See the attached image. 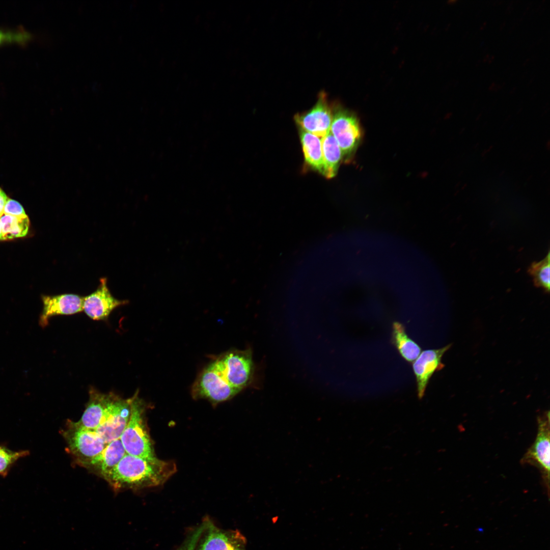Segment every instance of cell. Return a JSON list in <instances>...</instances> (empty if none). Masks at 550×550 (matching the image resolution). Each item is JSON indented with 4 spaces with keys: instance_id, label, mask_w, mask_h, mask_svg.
I'll return each mask as SVG.
<instances>
[{
    "instance_id": "obj_6",
    "label": "cell",
    "mask_w": 550,
    "mask_h": 550,
    "mask_svg": "<svg viewBox=\"0 0 550 550\" xmlns=\"http://www.w3.org/2000/svg\"><path fill=\"white\" fill-rule=\"evenodd\" d=\"M217 359L233 389L239 392L250 384L254 373L250 349L229 350L217 356Z\"/></svg>"
},
{
    "instance_id": "obj_18",
    "label": "cell",
    "mask_w": 550,
    "mask_h": 550,
    "mask_svg": "<svg viewBox=\"0 0 550 550\" xmlns=\"http://www.w3.org/2000/svg\"><path fill=\"white\" fill-rule=\"evenodd\" d=\"M0 223L4 240L26 236L30 224L27 215L16 216L5 213L0 216Z\"/></svg>"
},
{
    "instance_id": "obj_10",
    "label": "cell",
    "mask_w": 550,
    "mask_h": 550,
    "mask_svg": "<svg viewBox=\"0 0 550 550\" xmlns=\"http://www.w3.org/2000/svg\"><path fill=\"white\" fill-rule=\"evenodd\" d=\"M128 302L127 300L114 297L107 286L106 278H102L96 290L83 297L82 311L93 320H105L115 308Z\"/></svg>"
},
{
    "instance_id": "obj_19",
    "label": "cell",
    "mask_w": 550,
    "mask_h": 550,
    "mask_svg": "<svg viewBox=\"0 0 550 550\" xmlns=\"http://www.w3.org/2000/svg\"><path fill=\"white\" fill-rule=\"evenodd\" d=\"M549 271V252L542 260L533 262L528 269V273L532 278L534 285L542 288L546 292H548L550 289Z\"/></svg>"
},
{
    "instance_id": "obj_15",
    "label": "cell",
    "mask_w": 550,
    "mask_h": 550,
    "mask_svg": "<svg viewBox=\"0 0 550 550\" xmlns=\"http://www.w3.org/2000/svg\"><path fill=\"white\" fill-rule=\"evenodd\" d=\"M299 136L306 163L314 170L322 174L323 161L321 139L299 129Z\"/></svg>"
},
{
    "instance_id": "obj_4",
    "label": "cell",
    "mask_w": 550,
    "mask_h": 550,
    "mask_svg": "<svg viewBox=\"0 0 550 550\" xmlns=\"http://www.w3.org/2000/svg\"><path fill=\"white\" fill-rule=\"evenodd\" d=\"M549 413L544 412L537 419V432L533 444L521 459L522 464L533 465L541 473L547 494L549 490L550 427Z\"/></svg>"
},
{
    "instance_id": "obj_17",
    "label": "cell",
    "mask_w": 550,
    "mask_h": 550,
    "mask_svg": "<svg viewBox=\"0 0 550 550\" xmlns=\"http://www.w3.org/2000/svg\"><path fill=\"white\" fill-rule=\"evenodd\" d=\"M392 341L401 356L409 363L413 362L421 352L420 346L408 336L400 322L395 321L392 324Z\"/></svg>"
},
{
    "instance_id": "obj_22",
    "label": "cell",
    "mask_w": 550,
    "mask_h": 550,
    "mask_svg": "<svg viewBox=\"0 0 550 550\" xmlns=\"http://www.w3.org/2000/svg\"><path fill=\"white\" fill-rule=\"evenodd\" d=\"M25 453L13 452L0 447V473L4 472L10 464L23 456Z\"/></svg>"
},
{
    "instance_id": "obj_9",
    "label": "cell",
    "mask_w": 550,
    "mask_h": 550,
    "mask_svg": "<svg viewBox=\"0 0 550 550\" xmlns=\"http://www.w3.org/2000/svg\"><path fill=\"white\" fill-rule=\"evenodd\" d=\"M332 118V107L327 95L321 91L314 105L308 111L296 114L294 119L300 129L322 138L330 132Z\"/></svg>"
},
{
    "instance_id": "obj_12",
    "label": "cell",
    "mask_w": 550,
    "mask_h": 550,
    "mask_svg": "<svg viewBox=\"0 0 550 550\" xmlns=\"http://www.w3.org/2000/svg\"><path fill=\"white\" fill-rule=\"evenodd\" d=\"M43 308L41 323L45 325L49 318L56 315H69L82 311L83 297L73 293L42 296Z\"/></svg>"
},
{
    "instance_id": "obj_8",
    "label": "cell",
    "mask_w": 550,
    "mask_h": 550,
    "mask_svg": "<svg viewBox=\"0 0 550 550\" xmlns=\"http://www.w3.org/2000/svg\"><path fill=\"white\" fill-rule=\"evenodd\" d=\"M131 398L123 399L113 394L99 426L95 431L106 444L120 438L130 416Z\"/></svg>"
},
{
    "instance_id": "obj_7",
    "label": "cell",
    "mask_w": 550,
    "mask_h": 550,
    "mask_svg": "<svg viewBox=\"0 0 550 550\" xmlns=\"http://www.w3.org/2000/svg\"><path fill=\"white\" fill-rule=\"evenodd\" d=\"M203 521L204 528L195 550H246V539L239 531L221 529L209 517Z\"/></svg>"
},
{
    "instance_id": "obj_13",
    "label": "cell",
    "mask_w": 550,
    "mask_h": 550,
    "mask_svg": "<svg viewBox=\"0 0 550 550\" xmlns=\"http://www.w3.org/2000/svg\"><path fill=\"white\" fill-rule=\"evenodd\" d=\"M126 454L120 438L106 445L104 449L94 457L80 463L103 478Z\"/></svg>"
},
{
    "instance_id": "obj_5",
    "label": "cell",
    "mask_w": 550,
    "mask_h": 550,
    "mask_svg": "<svg viewBox=\"0 0 550 550\" xmlns=\"http://www.w3.org/2000/svg\"><path fill=\"white\" fill-rule=\"evenodd\" d=\"M63 436L79 464L97 455L107 445L95 430L83 427L77 422L70 421Z\"/></svg>"
},
{
    "instance_id": "obj_25",
    "label": "cell",
    "mask_w": 550,
    "mask_h": 550,
    "mask_svg": "<svg viewBox=\"0 0 550 550\" xmlns=\"http://www.w3.org/2000/svg\"><path fill=\"white\" fill-rule=\"evenodd\" d=\"M0 240H4L3 237L2 230L1 225V223H0Z\"/></svg>"
},
{
    "instance_id": "obj_3",
    "label": "cell",
    "mask_w": 550,
    "mask_h": 550,
    "mask_svg": "<svg viewBox=\"0 0 550 550\" xmlns=\"http://www.w3.org/2000/svg\"><path fill=\"white\" fill-rule=\"evenodd\" d=\"M332 121L330 132L339 145L343 156L350 157L361 141L362 131L358 119L337 102L332 104Z\"/></svg>"
},
{
    "instance_id": "obj_14",
    "label": "cell",
    "mask_w": 550,
    "mask_h": 550,
    "mask_svg": "<svg viewBox=\"0 0 550 550\" xmlns=\"http://www.w3.org/2000/svg\"><path fill=\"white\" fill-rule=\"evenodd\" d=\"M113 395L112 393L104 394L91 388L89 401L81 418L77 422L86 428L96 429L100 424Z\"/></svg>"
},
{
    "instance_id": "obj_11",
    "label": "cell",
    "mask_w": 550,
    "mask_h": 550,
    "mask_svg": "<svg viewBox=\"0 0 550 550\" xmlns=\"http://www.w3.org/2000/svg\"><path fill=\"white\" fill-rule=\"evenodd\" d=\"M451 344L438 349H428L422 351L413 364V369L416 379L417 395L419 399L424 396L431 376L444 366L442 359Z\"/></svg>"
},
{
    "instance_id": "obj_16",
    "label": "cell",
    "mask_w": 550,
    "mask_h": 550,
    "mask_svg": "<svg viewBox=\"0 0 550 550\" xmlns=\"http://www.w3.org/2000/svg\"><path fill=\"white\" fill-rule=\"evenodd\" d=\"M321 144L323 161L322 175L327 178H332L337 173L343 154L330 132L321 139Z\"/></svg>"
},
{
    "instance_id": "obj_20",
    "label": "cell",
    "mask_w": 550,
    "mask_h": 550,
    "mask_svg": "<svg viewBox=\"0 0 550 550\" xmlns=\"http://www.w3.org/2000/svg\"><path fill=\"white\" fill-rule=\"evenodd\" d=\"M32 38V35L23 28L13 30L0 29V46L12 43L24 45Z\"/></svg>"
},
{
    "instance_id": "obj_2",
    "label": "cell",
    "mask_w": 550,
    "mask_h": 550,
    "mask_svg": "<svg viewBox=\"0 0 550 550\" xmlns=\"http://www.w3.org/2000/svg\"><path fill=\"white\" fill-rule=\"evenodd\" d=\"M146 403L137 391L131 397L130 418L120 439L127 454L153 459L157 457L146 423Z\"/></svg>"
},
{
    "instance_id": "obj_24",
    "label": "cell",
    "mask_w": 550,
    "mask_h": 550,
    "mask_svg": "<svg viewBox=\"0 0 550 550\" xmlns=\"http://www.w3.org/2000/svg\"><path fill=\"white\" fill-rule=\"evenodd\" d=\"M8 199L6 193L0 187V216L4 213V207Z\"/></svg>"
},
{
    "instance_id": "obj_23",
    "label": "cell",
    "mask_w": 550,
    "mask_h": 550,
    "mask_svg": "<svg viewBox=\"0 0 550 550\" xmlns=\"http://www.w3.org/2000/svg\"><path fill=\"white\" fill-rule=\"evenodd\" d=\"M4 213L16 216L26 215L22 206L17 201L8 199L4 209Z\"/></svg>"
},
{
    "instance_id": "obj_21",
    "label": "cell",
    "mask_w": 550,
    "mask_h": 550,
    "mask_svg": "<svg viewBox=\"0 0 550 550\" xmlns=\"http://www.w3.org/2000/svg\"><path fill=\"white\" fill-rule=\"evenodd\" d=\"M204 528V522L203 521L188 533L184 541L176 550H195L197 541Z\"/></svg>"
},
{
    "instance_id": "obj_1",
    "label": "cell",
    "mask_w": 550,
    "mask_h": 550,
    "mask_svg": "<svg viewBox=\"0 0 550 550\" xmlns=\"http://www.w3.org/2000/svg\"><path fill=\"white\" fill-rule=\"evenodd\" d=\"M175 463L157 457L146 459L126 454L103 478L115 489H139L164 484L176 472Z\"/></svg>"
}]
</instances>
